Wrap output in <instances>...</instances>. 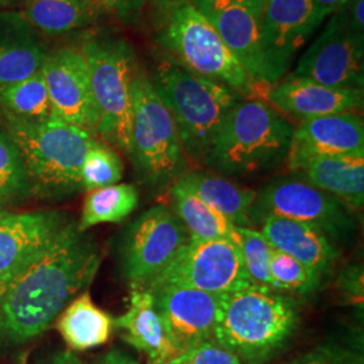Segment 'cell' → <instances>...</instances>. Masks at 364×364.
<instances>
[{"mask_svg":"<svg viewBox=\"0 0 364 364\" xmlns=\"http://www.w3.org/2000/svg\"><path fill=\"white\" fill-rule=\"evenodd\" d=\"M100 266L91 236L72 221L39 257L0 285V352L48 331Z\"/></svg>","mask_w":364,"mask_h":364,"instance_id":"obj_1","label":"cell"},{"mask_svg":"<svg viewBox=\"0 0 364 364\" xmlns=\"http://www.w3.org/2000/svg\"><path fill=\"white\" fill-rule=\"evenodd\" d=\"M299 324L293 299L251 285L221 296L212 338L243 364H266L287 347Z\"/></svg>","mask_w":364,"mask_h":364,"instance_id":"obj_2","label":"cell"},{"mask_svg":"<svg viewBox=\"0 0 364 364\" xmlns=\"http://www.w3.org/2000/svg\"><path fill=\"white\" fill-rule=\"evenodd\" d=\"M26 166L31 196L63 200L81 191L80 171L96 136L91 131L48 117L23 120L0 114Z\"/></svg>","mask_w":364,"mask_h":364,"instance_id":"obj_3","label":"cell"},{"mask_svg":"<svg viewBox=\"0 0 364 364\" xmlns=\"http://www.w3.org/2000/svg\"><path fill=\"white\" fill-rule=\"evenodd\" d=\"M150 81L177 124L185 154L203 164L224 120L245 97L169 55L153 65Z\"/></svg>","mask_w":364,"mask_h":364,"instance_id":"obj_4","label":"cell"},{"mask_svg":"<svg viewBox=\"0 0 364 364\" xmlns=\"http://www.w3.org/2000/svg\"><path fill=\"white\" fill-rule=\"evenodd\" d=\"M294 126L264 100L235 105L203 164L225 176H250L272 169L289 154Z\"/></svg>","mask_w":364,"mask_h":364,"instance_id":"obj_5","label":"cell"},{"mask_svg":"<svg viewBox=\"0 0 364 364\" xmlns=\"http://www.w3.org/2000/svg\"><path fill=\"white\" fill-rule=\"evenodd\" d=\"M129 158L151 189L173 185L186 168L177 124L150 77L138 69L132 82V126Z\"/></svg>","mask_w":364,"mask_h":364,"instance_id":"obj_6","label":"cell"},{"mask_svg":"<svg viewBox=\"0 0 364 364\" xmlns=\"http://www.w3.org/2000/svg\"><path fill=\"white\" fill-rule=\"evenodd\" d=\"M81 52L90 68L97 111L95 135L100 142L130 154L132 82L139 69L134 48L126 39L91 38Z\"/></svg>","mask_w":364,"mask_h":364,"instance_id":"obj_7","label":"cell"},{"mask_svg":"<svg viewBox=\"0 0 364 364\" xmlns=\"http://www.w3.org/2000/svg\"><path fill=\"white\" fill-rule=\"evenodd\" d=\"M161 43L176 61L196 75L224 84L245 99L260 93L263 85L248 75L193 3L186 1L171 10Z\"/></svg>","mask_w":364,"mask_h":364,"instance_id":"obj_8","label":"cell"},{"mask_svg":"<svg viewBox=\"0 0 364 364\" xmlns=\"http://www.w3.org/2000/svg\"><path fill=\"white\" fill-rule=\"evenodd\" d=\"M269 216L309 224L333 242H347L356 228L351 209L333 196L293 177L273 180L257 192L248 213L251 228L259 227Z\"/></svg>","mask_w":364,"mask_h":364,"instance_id":"obj_9","label":"cell"},{"mask_svg":"<svg viewBox=\"0 0 364 364\" xmlns=\"http://www.w3.org/2000/svg\"><path fill=\"white\" fill-rule=\"evenodd\" d=\"M191 240L173 209L144 210L122 235L119 263L131 287L147 289Z\"/></svg>","mask_w":364,"mask_h":364,"instance_id":"obj_10","label":"cell"},{"mask_svg":"<svg viewBox=\"0 0 364 364\" xmlns=\"http://www.w3.org/2000/svg\"><path fill=\"white\" fill-rule=\"evenodd\" d=\"M169 287L228 294L251 287V282L235 243L191 239L147 290Z\"/></svg>","mask_w":364,"mask_h":364,"instance_id":"obj_11","label":"cell"},{"mask_svg":"<svg viewBox=\"0 0 364 364\" xmlns=\"http://www.w3.org/2000/svg\"><path fill=\"white\" fill-rule=\"evenodd\" d=\"M364 36L355 31L346 9L333 14L287 77L332 88H363Z\"/></svg>","mask_w":364,"mask_h":364,"instance_id":"obj_12","label":"cell"},{"mask_svg":"<svg viewBox=\"0 0 364 364\" xmlns=\"http://www.w3.org/2000/svg\"><path fill=\"white\" fill-rule=\"evenodd\" d=\"M323 22L312 0H266L260 54L263 78L269 88L284 78Z\"/></svg>","mask_w":364,"mask_h":364,"instance_id":"obj_13","label":"cell"},{"mask_svg":"<svg viewBox=\"0 0 364 364\" xmlns=\"http://www.w3.org/2000/svg\"><path fill=\"white\" fill-rule=\"evenodd\" d=\"M42 72L52 105L50 117L91 131L95 135L97 111L90 68L82 52L76 48H61L48 53Z\"/></svg>","mask_w":364,"mask_h":364,"instance_id":"obj_14","label":"cell"},{"mask_svg":"<svg viewBox=\"0 0 364 364\" xmlns=\"http://www.w3.org/2000/svg\"><path fill=\"white\" fill-rule=\"evenodd\" d=\"M192 3L208 19L248 75L264 88H269L264 84L260 54L262 18L266 0H193Z\"/></svg>","mask_w":364,"mask_h":364,"instance_id":"obj_15","label":"cell"},{"mask_svg":"<svg viewBox=\"0 0 364 364\" xmlns=\"http://www.w3.org/2000/svg\"><path fill=\"white\" fill-rule=\"evenodd\" d=\"M72 221L54 209L10 212L0 219V285L39 257Z\"/></svg>","mask_w":364,"mask_h":364,"instance_id":"obj_16","label":"cell"},{"mask_svg":"<svg viewBox=\"0 0 364 364\" xmlns=\"http://www.w3.org/2000/svg\"><path fill=\"white\" fill-rule=\"evenodd\" d=\"M149 291L177 351H188L213 338L223 294L174 287Z\"/></svg>","mask_w":364,"mask_h":364,"instance_id":"obj_17","label":"cell"},{"mask_svg":"<svg viewBox=\"0 0 364 364\" xmlns=\"http://www.w3.org/2000/svg\"><path fill=\"white\" fill-rule=\"evenodd\" d=\"M364 153L363 119L358 112L304 119L294 127L287 154L291 171L316 156Z\"/></svg>","mask_w":364,"mask_h":364,"instance_id":"obj_18","label":"cell"},{"mask_svg":"<svg viewBox=\"0 0 364 364\" xmlns=\"http://www.w3.org/2000/svg\"><path fill=\"white\" fill-rule=\"evenodd\" d=\"M267 102L277 111L304 119L356 112L363 107V88H332L304 78L287 77L272 87Z\"/></svg>","mask_w":364,"mask_h":364,"instance_id":"obj_19","label":"cell"},{"mask_svg":"<svg viewBox=\"0 0 364 364\" xmlns=\"http://www.w3.org/2000/svg\"><path fill=\"white\" fill-rule=\"evenodd\" d=\"M259 227L260 232L274 250L302 262L320 277L331 273L338 260L335 242L313 225L269 216L260 223Z\"/></svg>","mask_w":364,"mask_h":364,"instance_id":"obj_20","label":"cell"},{"mask_svg":"<svg viewBox=\"0 0 364 364\" xmlns=\"http://www.w3.org/2000/svg\"><path fill=\"white\" fill-rule=\"evenodd\" d=\"M46 55L38 31L22 11H0V87L41 70Z\"/></svg>","mask_w":364,"mask_h":364,"instance_id":"obj_21","label":"cell"},{"mask_svg":"<svg viewBox=\"0 0 364 364\" xmlns=\"http://www.w3.org/2000/svg\"><path fill=\"white\" fill-rule=\"evenodd\" d=\"M294 173L350 209L363 207L364 153L316 156L304 162Z\"/></svg>","mask_w":364,"mask_h":364,"instance_id":"obj_22","label":"cell"},{"mask_svg":"<svg viewBox=\"0 0 364 364\" xmlns=\"http://www.w3.org/2000/svg\"><path fill=\"white\" fill-rule=\"evenodd\" d=\"M114 324L123 331L122 338L144 353L149 360H159L178 353L156 311L154 297L147 289L131 287L129 309L114 320Z\"/></svg>","mask_w":364,"mask_h":364,"instance_id":"obj_23","label":"cell"},{"mask_svg":"<svg viewBox=\"0 0 364 364\" xmlns=\"http://www.w3.org/2000/svg\"><path fill=\"white\" fill-rule=\"evenodd\" d=\"M174 182L189 189L236 227L251 228L248 213L257 197L255 191L205 171H183Z\"/></svg>","mask_w":364,"mask_h":364,"instance_id":"obj_24","label":"cell"},{"mask_svg":"<svg viewBox=\"0 0 364 364\" xmlns=\"http://www.w3.org/2000/svg\"><path fill=\"white\" fill-rule=\"evenodd\" d=\"M115 328L114 318L84 291L60 314L57 329L70 351H87L105 344Z\"/></svg>","mask_w":364,"mask_h":364,"instance_id":"obj_25","label":"cell"},{"mask_svg":"<svg viewBox=\"0 0 364 364\" xmlns=\"http://www.w3.org/2000/svg\"><path fill=\"white\" fill-rule=\"evenodd\" d=\"M171 209L192 240H230L239 247L237 227L178 182L170 188Z\"/></svg>","mask_w":364,"mask_h":364,"instance_id":"obj_26","label":"cell"},{"mask_svg":"<svg viewBox=\"0 0 364 364\" xmlns=\"http://www.w3.org/2000/svg\"><path fill=\"white\" fill-rule=\"evenodd\" d=\"M22 14L38 33L52 37L90 26L97 19L85 0H23Z\"/></svg>","mask_w":364,"mask_h":364,"instance_id":"obj_27","label":"cell"},{"mask_svg":"<svg viewBox=\"0 0 364 364\" xmlns=\"http://www.w3.org/2000/svg\"><path fill=\"white\" fill-rule=\"evenodd\" d=\"M139 204V192L131 183H115L88 192L77 228L81 232L103 223L126 220Z\"/></svg>","mask_w":364,"mask_h":364,"instance_id":"obj_28","label":"cell"},{"mask_svg":"<svg viewBox=\"0 0 364 364\" xmlns=\"http://www.w3.org/2000/svg\"><path fill=\"white\" fill-rule=\"evenodd\" d=\"M0 114L23 120H43L52 117L42 69L21 81L0 87Z\"/></svg>","mask_w":364,"mask_h":364,"instance_id":"obj_29","label":"cell"},{"mask_svg":"<svg viewBox=\"0 0 364 364\" xmlns=\"http://www.w3.org/2000/svg\"><path fill=\"white\" fill-rule=\"evenodd\" d=\"M31 196V186L21 151L0 119V207L11 210Z\"/></svg>","mask_w":364,"mask_h":364,"instance_id":"obj_30","label":"cell"},{"mask_svg":"<svg viewBox=\"0 0 364 364\" xmlns=\"http://www.w3.org/2000/svg\"><path fill=\"white\" fill-rule=\"evenodd\" d=\"M123 177V162L117 151L100 141H95L82 161L80 171L81 191L92 192L119 183Z\"/></svg>","mask_w":364,"mask_h":364,"instance_id":"obj_31","label":"cell"},{"mask_svg":"<svg viewBox=\"0 0 364 364\" xmlns=\"http://www.w3.org/2000/svg\"><path fill=\"white\" fill-rule=\"evenodd\" d=\"M270 287L275 291H290L308 294L314 291L321 281V277L302 262L285 252L272 251L269 264Z\"/></svg>","mask_w":364,"mask_h":364,"instance_id":"obj_32","label":"cell"},{"mask_svg":"<svg viewBox=\"0 0 364 364\" xmlns=\"http://www.w3.org/2000/svg\"><path fill=\"white\" fill-rule=\"evenodd\" d=\"M237 234L239 251L251 285L272 289L269 264L273 247L258 230L237 227Z\"/></svg>","mask_w":364,"mask_h":364,"instance_id":"obj_33","label":"cell"},{"mask_svg":"<svg viewBox=\"0 0 364 364\" xmlns=\"http://www.w3.org/2000/svg\"><path fill=\"white\" fill-rule=\"evenodd\" d=\"M290 364H364L362 352L340 344L317 346Z\"/></svg>","mask_w":364,"mask_h":364,"instance_id":"obj_34","label":"cell"},{"mask_svg":"<svg viewBox=\"0 0 364 364\" xmlns=\"http://www.w3.org/2000/svg\"><path fill=\"white\" fill-rule=\"evenodd\" d=\"M96 16H112L123 23H132L142 11L144 0H85Z\"/></svg>","mask_w":364,"mask_h":364,"instance_id":"obj_35","label":"cell"},{"mask_svg":"<svg viewBox=\"0 0 364 364\" xmlns=\"http://www.w3.org/2000/svg\"><path fill=\"white\" fill-rule=\"evenodd\" d=\"M189 364H243L240 359L221 347L213 338L200 343L191 350Z\"/></svg>","mask_w":364,"mask_h":364,"instance_id":"obj_36","label":"cell"},{"mask_svg":"<svg viewBox=\"0 0 364 364\" xmlns=\"http://www.w3.org/2000/svg\"><path fill=\"white\" fill-rule=\"evenodd\" d=\"M340 287L350 301L363 302V272L362 266L347 267L340 279Z\"/></svg>","mask_w":364,"mask_h":364,"instance_id":"obj_37","label":"cell"},{"mask_svg":"<svg viewBox=\"0 0 364 364\" xmlns=\"http://www.w3.org/2000/svg\"><path fill=\"white\" fill-rule=\"evenodd\" d=\"M312 3L316 10L326 21L328 16L343 10L347 6L348 0H312Z\"/></svg>","mask_w":364,"mask_h":364,"instance_id":"obj_38","label":"cell"},{"mask_svg":"<svg viewBox=\"0 0 364 364\" xmlns=\"http://www.w3.org/2000/svg\"><path fill=\"white\" fill-rule=\"evenodd\" d=\"M93 364H139L129 353L120 350H111L102 355Z\"/></svg>","mask_w":364,"mask_h":364,"instance_id":"obj_39","label":"cell"},{"mask_svg":"<svg viewBox=\"0 0 364 364\" xmlns=\"http://www.w3.org/2000/svg\"><path fill=\"white\" fill-rule=\"evenodd\" d=\"M45 364H82L77 355L70 350L54 353L52 358Z\"/></svg>","mask_w":364,"mask_h":364,"instance_id":"obj_40","label":"cell"},{"mask_svg":"<svg viewBox=\"0 0 364 364\" xmlns=\"http://www.w3.org/2000/svg\"><path fill=\"white\" fill-rule=\"evenodd\" d=\"M192 350V348H191ZM191 350L188 351L178 352L173 356L165 358V359H159V360H149L147 364H189L191 359Z\"/></svg>","mask_w":364,"mask_h":364,"instance_id":"obj_41","label":"cell"},{"mask_svg":"<svg viewBox=\"0 0 364 364\" xmlns=\"http://www.w3.org/2000/svg\"><path fill=\"white\" fill-rule=\"evenodd\" d=\"M156 4H159L161 7H165V9H174L177 6H180L182 3H186V0H154Z\"/></svg>","mask_w":364,"mask_h":364,"instance_id":"obj_42","label":"cell"},{"mask_svg":"<svg viewBox=\"0 0 364 364\" xmlns=\"http://www.w3.org/2000/svg\"><path fill=\"white\" fill-rule=\"evenodd\" d=\"M16 1L19 0H0V7H9V6H13Z\"/></svg>","mask_w":364,"mask_h":364,"instance_id":"obj_43","label":"cell"},{"mask_svg":"<svg viewBox=\"0 0 364 364\" xmlns=\"http://www.w3.org/2000/svg\"><path fill=\"white\" fill-rule=\"evenodd\" d=\"M10 212H13V210H9V209H4L0 207V219H3V218H4L6 215H9Z\"/></svg>","mask_w":364,"mask_h":364,"instance_id":"obj_44","label":"cell"}]
</instances>
